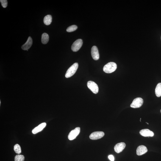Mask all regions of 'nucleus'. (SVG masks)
I'll return each instance as SVG.
<instances>
[{
    "label": "nucleus",
    "instance_id": "nucleus-6",
    "mask_svg": "<svg viewBox=\"0 0 161 161\" xmlns=\"http://www.w3.org/2000/svg\"><path fill=\"white\" fill-rule=\"evenodd\" d=\"M80 131V128L79 127H76L73 130L70 132L68 135V138L70 140H73L76 138L79 135Z\"/></svg>",
    "mask_w": 161,
    "mask_h": 161
},
{
    "label": "nucleus",
    "instance_id": "nucleus-22",
    "mask_svg": "<svg viewBox=\"0 0 161 161\" xmlns=\"http://www.w3.org/2000/svg\"><path fill=\"white\" fill-rule=\"evenodd\" d=\"M141 118H140V121H141Z\"/></svg>",
    "mask_w": 161,
    "mask_h": 161
},
{
    "label": "nucleus",
    "instance_id": "nucleus-17",
    "mask_svg": "<svg viewBox=\"0 0 161 161\" xmlns=\"http://www.w3.org/2000/svg\"><path fill=\"white\" fill-rule=\"evenodd\" d=\"M14 150L17 154H20L21 153V148L18 144H15L14 146Z\"/></svg>",
    "mask_w": 161,
    "mask_h": 161
},
{
    "label": "nucleus",
    "instance_id": "nucleus-16",
    "mask_svg": "<svg viewBox=\"0 0 161 161\" xmlns=\"http://www.w3.org/2000/svg\"><path fill=\"white\" fill-rule=\"evenodd\" d=\"M155 93L156 96L160 97L161 96V83H160L156 86L155 89Z\"/></svg>",
    "mask_w": 161,
    "mask_h": 161
},
{
    "label": "nucleus",
    "instance_id": "nucleus-21",
    "mask_svg": "<svg viewBox=\"0 0 161 161\" xmlns=\"http://www.w3.org/2000/svg\"><path fill=\"white\" fill-rule=\"evenodd\" d=\"M108 158L111 161H114V157L112 155H110L108 156Z\"/></svg>",
    "mask_w": 161,
    "mask_h": 161
},
{
    "label": "nucleus",
    "instance_id": "nucleus-13",
    "mask_svg": "<svg viewBox=\"0 0 161 161\" xmlns=\"http://www.w3.org/2000/svg\"><path fill=\"white\" fill-rule=\"evenodd\" d=\"M46 126V123H41L33 130H32V133L34 134L38 133L39 132H40L43 130Z\"/></svg>",
    "mask_w": 161,
    "mask_h": 161
},
{
    "label": "nucleus",
    "instance_id": "nucleus-23",
    "mask_svg": "<svg viewBox=\"0 0 161 161\" xmlns=\"http://www.w3.org/2000/svg\"><path fill=\"white\" fill-rule=\"evenodd\" d=\"M146 123H147V124H148V123H147L146 122Z\"/></svg>",
    "mask_w": 161,
    "mask_h": 161
},
{
    "label": "nucleus",
    "instance_id": "nucleus-9",
    "mask_svg": "<svg viewBox=\"0 0 161 161\" xmlns=\"http://www.w3.org/2000/svg\"><path fill=\"white\" fill-rule=\"evenodd\" d=\"M126 146V144L124 142H121L117 143L115 145L114 149L115 152L119 153L122 151L125 147Z\"/></svg>",
    "mask_w": 161,
    "mask_h": 161
},
{
    "label": "nucleus",
    "instance_id": "nucleus-11",
    "mask_svg": "<svg viewBox=\"0 0 161 161\" xmlns=\"http://www.w3.org/2000/svg\"><path fill=\"white\" fill-rule=\"evenodd\" d=\"M148 149L146 146L144 145H140L137 148L136 154L137 155H141L147 152Z\"/></svg>",
    "mask_w": 161,
    "mask_h": 161
},
{
    "label": "nucleus",
    "instance_id": "nucleus-19",
    "mask_svg": "<svg viewBox=\"0 0 161 161\" xmlns=\"http://www.w3.org/2000/svg\"><path fill=\"white\" fill-rule=\"evenodd\" d=\"M77 26L76 25H72L69 27L67 29V31L68 32H74L77 29Z\"/></svg>",
    "mask_w": 161,
    "mask_h": 161
},
{
    "label": "nucleus",
    "instance_id": "nucleus-15",
    "mask_svg": "<svg viewBox=\"0 0 161 161\" xmlns=\"http://www.w3.org/2000/svg\"><path fill=\"white\" fill-rule=\"evenodd\" d=\"M49 40V36L46 33H44L42 36V42L43 44H45L47 43Z\"/></svg>",
    "mask_w": 161,
    "mask_h": 161
},
{
    "label": "nucleus",
    "instance_id": "nucleus-25",
    "mask_svg": "<svg viewBox=\"0 0 161 161\" xmlns=\"http://www.w3.org/2000/svg\"></svg>",
    "mask_w": 161,
    "mask_h": 161
},
{
    "label": "nucleus",
    "instance_id": "nucleus-7",
    "mask_svg": "<svg viewBox=\"0 0 161 161\" xmlns=\"http://www.w3.org/2000/svg\"><path fill=\"white\" fill-rule=\"evenodd\" d=\"M104 135V133L102 131H97L92 133L90 136V139L93 140H96L100 139Z\"/></svg>",
    "mask_w": 161,
    "mask_h": 161
},
{
    "label": "nucleus",
    "instance_id": "nucleus-14",
    "mask_svg": "<svg viewBox=\"0 0 161 161\" xmlns=\"http://www.w3.org/2000/svg\"><path fill=\"white\" fill-rule=\"evenodd\" d=\"M52 22V17L51 16L48 15L45 17L44 19V23L46 25H49Z\"/></svg>",
    "mask_w": 161,
    "mask_h": 161
},
{
    "label": "nucleus",
    "instance_id": "nucleus-3",
    "mask_svg": "<svg viewBox=\"0 0 161 161\" xmlns=\"http://www.w3.org/2000/svg\"><path fill=\"white\" fill-rule=\"evenodd\" d=\"M143 101L141 98H137L134 99L130 105V107L133 108H138L141 107L143 104Z\"/></svg>",
    "mask_w": 161,
    "mask_h": 161
},
{
    "label": "nucleus",
    "instance_id": "nucleus-24",
    "mask_svg": "<svg viewBox=\"0 0 161 161\" xmlns=\"http://www.w3.org/2000/svg\"><path fill=\"white\" fill-rule=\"evenodd\" d=\"M160 112H161V110H160Z\"/></svg>",
    "mask_w": 161,
    "mask_h": 161
},
{
    "label": "nucleus",
    "instance_id": "nucleus-18",
    "mask_svg": "<svg viewBox=\"0 0 161 161\" xmlns=\"http://www.w3.org/2000/svg\"><path fill=\"white\" fill-rule=\"evenodd\" d=\"M24 156L23 155L18 154L15 156V161H24Z\"/></svg>",
    "mask_w": 161,
    "mask_h": 161
},
{
    "label": "nucleus",
    "instance_id": "nucleus-8",
    "mask_svg": "<svg viewBox=\"0 0 161 161\" xmlns=\"http://www.w3.org/2000/svg\"><path fill=\"white\" fill-rule=\"evenodd\" d=\"M91 54L92 58L94 60H98L99 59V52L98 48L96 46H94L92 48Z\"/></svg>",
    "mask_w": 161,
    "mask_h": 161
},
{
    "label": "nucleus",
    "instance_id": "nucleus-2",
    "mask_svg": "<svg viewBox=\"0 0 161 161\" xmlns=\"http://www.w3.org/2000/svg\"><path fill=\"white\" fill-rule=\"evenodd\" d=\"M78 64L75 63L71 66L68 69L65 75L66 78H68L71 77L75 74L78 68Z\"/></svg>",
    "mask_w": 161,
    "mask_h": 161
},
{
    "label": "nucleus",
    "instance_id": "nucleus-4",
    "mask_svg": "<svg viewBox=\"0 0 161 161\" xmlns=\"http://www.w3.org/2000/svg\"><path fill=\"white\" fill-rule=\"evenodd\" d=\"M83 41L81 39H78L73 43L71 49L73 51L77 52L80 49L83 45Z\"/></svg>",
    "mask_w": 161,
    "mask_h": 161
},
{
    "label": "nucleus",
    "instance_id": "nucleus-12",
    "mask_svg": "<svg viewBox=\"0 0 161 161\" xmlns=\"http://www.w3.org/2000/svg\"><path fill=\"white\" fill-rule=\"evenodd\" d=\"M32 43L33 41L31 37H29L26 43L22 46V49L24 50L28 51V49H29L32 46Z\"/></svg>",
    "mask_w": 161,
    "mask_h": 161
},
{
    "label": "nucleus",
    "instance_id": "nucleus-5",
    "mask_svg": "<svg viewBox=\"0 0 161 161\" xmlns=\"http://www.w3.org/2000/svg\"><path fill=\"white\" fill-rule=\"evenodd\" d=\"M87 86L88 88L94 93L97 94L98 92V87L97 84L92 81H89L87 83Z\"/></svg>",
    "mask_w": 161,
    "mask_h": 161
},
{
    "label": "nucleus",
    "instance_id": "nucleus-20",
    "mask_svg": "<svg viewBox=\"0 0 161 161\" xmlns=\"http://www.w3.org/2000/svg\"><path fill=\"white\" fill-rule=\"evenodd\" d=\"M2 5L4 8L7 7L8 5V2L7 0H1Z\"/></svg>",
    "mask_w": 161,
    "mask_h": 161
},
{
    "label": "nucleus",
    "instance_id": "nucleus-1",
    "mask_svg": "<svg viewBox=\"0 0 161 161\" xmlns=\"http://www.w3.org/2000/svg\"><path fill=\"white\" fill-rule=\"evenodd\" d=\"M116 64L114 62H110L106 64L103 68V71L105 72L110 73L113 72L116 69Z\"/></svg>",
    "mask_w": 161,
    "mask_h": 161
},
{
    "label": "nucleus",
    "instance_id": "nucleus-10",
    "mask_svg": "<svg viewBox=\"0 0 161 161\" xmlns=\"http://www.w3.org/2000/svg\"><path fill=\"white\" fill-rule=\"evenodd\" d=\"M140 135L145 137H152L154 135V132L148 129L141 130L140 131Z\"/></svg>",
    "mask_w": 161,
    "mask_h": 161
}]
</instances>
